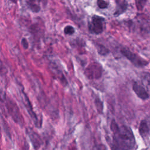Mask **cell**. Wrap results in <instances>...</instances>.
Returning <instances> with one entry per match:
<instances>
[{
    "instance_id": "1",
    "label": "cell",
    "mask_w": 150,
    "mask_h": 150,
    "mask_svg": "<svg viewBox=\"0 0 150 150\" xmlns=\"http://www.w3.org/2000/svg\"><path fill=\"white\" fill-rule=\"evenodd\" d=\"M110 128L113 133L112 150H130L135 144V139L131 129L126 125L118 126L112 120Z\"/></svg>"
},
{
    "instance_id": "2",
    "label": "cell",
    "mask_w": 150,
    "mask_h": 150,
    "mask_svg": "<svg viewBox=\"0 0 150 150\" xmlns=\"http://www.w3.org/2000/svg\"><path fill=\"white\" fill-rule=\"evenodd\" d=\"M121 53L127 58L134 66L137 67H144L149 63L148 61L141 57L136 53L132 52L128 48L122 47L120 49Z\"/></svg>"
},
{
    "instance_id": "3",
    "label": "cell",
    "mask_w": 150,
    "mask_h": 150,
    "mask_svg": "<svg viewBox=\"0 0 150 150\" xmlns=\"http://www.w3.org/2000/svg\"><path fill=\"white\" fill-rule=\"evenodd\" d=\"M103 69L97 62L90 63L84 70V75L90 80H97L102 76Z\"/></svg>"
},
{
    "instance_id": "4",
    "label": "cell",
    "mask_w": 150,
    "mask_h": 150,
    "mask_svg": "<svg viewBox=\"0 0 150 150\" xmlns=\"http://www.w3.org/2000/svg\"><path fill=\"white\" fill-rule=\"evenodd\" d=\"M104 18L94 15L91 17V21L88 23V30L91 33L98 35L101 33L105 27Z\"/></svg>"
},
{
    "instance_id": "5",
    "label": "cell",
    "mask_w": 150,
    "mask_h": 150,
    "mask_svg": "<svg viewBox=\"0 0 150 150\" xmlns=\"http://www.w3.org/2000/svg\"><path fill=\"white\" fill-rule=\"evenodd\" d=\"M5 105L8 113L12 119L15 121V122L22 125L23 124V118L15 102L10 98H7Z\"/></svg>"
},
{
    "instance_id": "6",
    "label": "cell",
    "mask_w": 150,
    "mask_h": 150,
    "mask_svg": "<svg viewBox=\"0 0 150 150\" xmlns=\"http://www.w3.org/2000/svg\"><path fill=\"white\" fill-rule=\"evenodd\" d=\"M23 98L25 100V105L26 107V108L27 109V111L28 112V113L29 114L30 116L31 117V118H32L33 122L35 124V125H36V127L40 128L41 127L42 125V122L41 121H40L38 118L37 117V115L36 114V113L35 112V111H33V108H32V106L29 101V98H28L27 96L26 95V94L24 93V91H23Z\"/></svg>"
},
{
    "instance_id": "7",
    "label": "cell",
    "mask_w": 150,
    "mask_h": 150,
    "mask_svg": "<svg viewBox=\"0 0 150 150\" xmlns=\"http://www.w3.org/2000/svg\"><path fill=\"white\" fill-rule=\"evenodd\" d=\"M132 90L136 95L142 100H146L149 97V95L145 88L137 82H134L133 83Z\"/></svg>"
},
{
    "instance_id": "8",
    "label": "cell",
    "mask_w": 150,
    "mask_h": 150,
    "mask_svg": "<svg viewBox=\"0 0 150 150\" xmlns=\"http://www.w3.org/2000/svg\"><path fill=\"white\" fill-rule=\"evenodd\" d=\"M27 132L35 149H39L42 144V140L39 135L31 129H28Z\"/></svg>"
},
{
    "instance_id": "9",
    "label": "cell",
    "mask_w": 150,
    "mask_h": 150,
    "mask_svg": "<svg viewBox=\"0 0 150 150\" xmlns=\"http://www.w3.org/2000/svg\"><path fill=\"white\" fill-rule=\"evenodd\" d=\"M116 7L114 12V16H118L124 13L128 8V2L124 0H117L115 1Z\"/></svg>"
},
{
    "instance_id": "10",
    "label": "cell",
    "mask_w": 150,
    "mask_h": 150,
    "mask_svg": "<svg viewBox=\"0 0 150 150\" xmlns=\"http://www.w3.org/2000/svg\"><path fill=\"white\" fill-rule=\"evenodd\" d=\"M139 134L142 137H146L149 132V127L147 122L145 120H142L139 125L138 128Z\"/></svg>"
},
{
    "instance_id": "11",
    "label": "cell",
    "mask_w": 150,
    "mask_h": 150,
    "mask_svg": "<svg viewBox=\"0 0 150 150\" xmlns=\"http://www.w3.org/2000/svg\"><path fill=\"white\" fill-rule=\"evenodd\" d=\"M29 8L34 13H38L40 11V6L35 1H26Z\"/></svg>"
},
{
    "instance_id": "12",
    "label": "cell",
    "mask_w": 150,
    "mask_h": 150,
    "mask_svg": "<svg viewBox=\"0 0 150 150\" xmlns=\"http://www.w3.org/2000/svg\"><path fill=\"white\" fill-rule=\"evenodd\" d=\"M96 48L97 50L98 53L100 55L107 56L110 53V50L105 46H104L101 44H100V43L96 44Z\"/></svg>"
},
{
    "instance_id": "13",
    "label": "cell",
    "mask_w": 150,
    "mask_h": 150,
    "mask_svg": "<svg viewBox=\"0 0 150 150\" xmlns=\"http://www.w3.org/2000/svg\"><path fill=\"white\" fill-rule=\"evenodd\" d=\"M94 104L96 108L99 113H101L103 110V103L100 98H96L94 100Z\"/></svg>"
},
{
    "instance_id": "14",
    "label": "cell",
    "mask_w": 150,
    "mask_h": 150,
    "mask_svg": "<svg viewBox=\"0 0 150 150\" xmlns=\"http://www.w3.org/2000/svg\"><path fill=\"white\" fill-rule=\"evenodd\" d=\"M63 30H64V33L66 35H71L74 34V33L75 32V29L74 28L73 26L71 25L66 26Z\"/></svg>"
},
{
    "instance_id": "15",
    "label": "cell",
    "mask_w": 150,
    "mask_h": 150,
    "mask_svg": "<svg viewBox=\"0 0 150 150\" xmlns=\"http://www.w3.org/2000/svg\"><path fill=\"white\" fill-rule=\"evenodd\" d=\"M97 6L100 9H105L108 6V2L103 0H98L97 1Z\"/></svg>"
},
{
    "instance_id": "16",
    "label": "cell",
    "mask_w": 150,
    "mask_h": 150,
    "mask_svg": "<svg viewBox=\"0 0 150 150\" xmlns=\"http://www.w3.org/2000/svg\"><path fill=\"white\" fill-rule=\"evenodd\" d=\"M146 2V1H136L135 4L138 10H142Z\"/></svg>"
},
{
    "instance_id": "17",
    "label": "cell",
    "mask_w": 150,
    "mask_h": 150,
    "mask_svg": "<svg viewBox=\"0 0 150 150\" xmlns=\"http://www.w3.org/2000/svg\"><path fill=\"white\" fill-rule=\"evenodd\" d=\"M21 45H22V47H23L24 49H28V48L29 43H28V40H27V39H26V38H23L21 39Z\"/></svg>"
},
{
    "instance_id": "18",
    "label": "cell",
    "mask_w": 150,
    "mask_h": 150,
    "mask_svg": "<svg viewBox=\"0 0 150 150\" xmlns=\"http://www.w3.org/2000/svg\"><path fill=\"white\" fill-rule=\"evenodd\" d=\"M93 150H107V148L103 144H98L94 146Z\"/></svg>"
},
{
    "instance_id": "19",
    "label": "cell",
    "mask_w": 150,
    "mask_h": 150,
    "mask_svg": "<svg viewBox=\"0 0 150 150\" xmlns=\"http://www.w3.org/2000/svg\"><path fill=\"white\" fill-rule=\"evenodd\" d=\"M23 150H29V146L25 145L23 146Z\"/></svg>"
}]
</instances>
